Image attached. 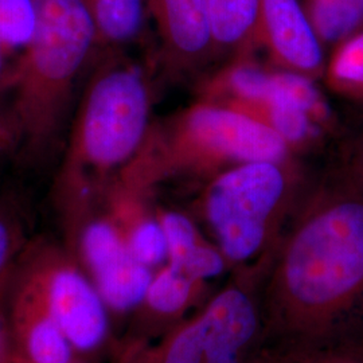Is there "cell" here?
Segmentation results:
<instances>
[{"instance_id": "6da1fadb", "label": "cell", "mask_w": 363, "mask_h": 363, "mask_svg": "<svg viewBox=\"0 0 363 363\" xmlns=\"http://www.w3.org/2000/svg\"><path fill=\"white\" fill-rule=\"evenodd\" d=\"M257 289L261 346L363 343L362 189L335 171L306 190Z\"/></svg>"}, {"instance_id": "7a4b0ae2", "label": "cell", "mask_w": 363, "mask_h": 363, "mask_svg": "<svg viewBox=\"0 0 363 363\" xmlns=\"http://www.w3.org/2000/svg\"><path fill=\"white\" fill-rule=\"evenodd\" d=\"M101 58L78 101L54 183L61 220L101 203L152 127V91L143 69L118 50Z\"/></svg>"}, {"instance_id": "3957f363", "label": "cell", "mask_w": 363, "mask_h": 363, "mask_svg": "<svg viewBox=\"0 0 363 363\" xmlns=\"http://www.w3.org/2000/svg\"><path fill=\"white\" fill-rule=\"evenodd\" d=\"M99 52L82 0H38L37 27L0 81L21 133V151L42 162L58 148L84 67Z\"/></svg>"}, {"instance_id": "277c9868", "label": "cell", "mask_w": 363, "mask_h": 363, "mask_svg": "<svg viewBox=\"0 0 363 363\" xmlns=\"http://www.w3.org/2000/svg\"><path fill=\"white\" fill-rule=\"evenodd\" d=\"M277 135L230 106L202 100L152 125L140 151L117 179L151 194L177 177L211 178L235 166L292 157Z\"/></svg>"}, {"instance_id": "5b68a950", "label": "cell", "mask_w": 363, "mask_h": 363, "mask_svg": "<svg viewBox=\"0 0 363 363\" xmlns=\"http://www.w3.org/2000/svg\"><path fill=\"white\" fill-rule=\"evenodd\" d=\"M304 191L292 157L244 163L208 179L201 213L234 277L259 284Z\"/></svg>"}, {"instance_id": "8992f818", "label": "cell", "mask_w": 363, "mask_h": 363, "mask_svg": "<svg viewBox=\"0 0 363 363\" xmlns=\"http://www.w3.org/2000/svg\"><path fill=\"white\" fill-rule=\"evenodd\" d=\"M261 342L257 284L234 277L159 340L125 345L118 363H249Z\"/></svg>"}, {"instance_id": "52a82bcc", "label": "cell", "mask_w": 363, "mask_h": 363, "mask_svg": "<svg viewBox=\"0 0 363 363\" xmlns=\"http://www.w3.org/2000/svg\"><path fill=\"white\" fill-rule=\"evenodd\" d=\"M13 274L38 295L81 361L108 346L111 311L65 245L30 241L13 264Z\"/></svg>"}, {"instance_id": "ba28073f", "label": "cell", "mask_w": 363, "mask_h": 363, "mask_svg": "<svg viewBox=\"0 0 363 363\" xmlns=\"http://www.w3.org/2000/svg\"><path fill=\"white\" fill-rule=\"evenodd\" d=\"M62 226L65 247L89 276L111 313L136 311L155 271L132 256L103 203L62 220Z\"/></svg>"}, {"instance_id": "9c48e42d", "label": "cell", "mask_w": 363, "mask_h": 363, "mask_svg": "<svg viewBox=\"0 0 363 363\" xmlns=\"http://www.w3.org/2000/svg\"><path fill=\"white\" fill-rule=\"evenodd\" d=\"M259 49L273 67L323 81L327 49L300 0H262Z\"/></svg>"}, {"instance_id": "30bf717a", "label": "cell", "mask_w": 363, "mask_h": 363, "mask_svg": "<svg viewBox=\"0 0 363 363\" xmlns=\"http://www.w3.org/2000/svg\"><path fill=\"white\" fill-rule=\"evenodd\" d=\"M13 363H82L38 295L13 274L6 291Z\"/></svg>"}, {"instance_id": "8fae6325", "label": "cell", "mask_w": 363, "mask_h": 363, "mask_svg": "<svg viewBox=\"0 0 363 363\" xmlns=\"http://www.w3.org/2000/svg\"><path fill=\"white\" fill-rule=\"evenodd\" d=\"M164 62L190 72L213 58L208 0H148Z\"/></svg>"}, {"instance_id": "7c38bea8", "label": "cell", "mask_w": 363, "mask_h": 363, "mask_svg": "<svg viewBox=\"0 0 363 363\" xmlns=\"http://www.w3.org/2000/svg\"><path fill=\"white\" fill-rule=\"evenodd\" d=\"M150 194L118 179L108 184L103 208L116 225L132 256L152 271L167 264V241L157 211L150 208Z\"/></svg>"}, {"instance_id": "4fadbf2b", "label": "cell", "mask_w": 363, "mask_h": 363, "mask_svg": "<svg viewBox=\"0 0 363 363\" xmlns=\"http://www.w3.org/2000/svg\"><path fill=\"white\" fill-rule=\"evenodd\" d=\"M262 0H208L213 58H250L259 49Z\"/></svg>"}, {"instance_id": "5bb4252c", "label": "cell", "mask_w": 363, "mask_h": 363, "mask_svg": "<svg viewBox=\"0 0 363 363\" xmlns=\"http://www.w3.org/2000/svg\"><path fill=\"white\" fill-rule=\"evenodd\" d=\"M234 111L253 118L255 121L272 130L292 152L308 150L320 143L328 135H333L313 121L301 111L291 105L269 100H247L228 103Z\"/></svg>"}, {"instance_id": "9a60e30c", "label": "cell", "mask_w": 363, "mask_h": 363, "mask_svg": "<svg viewBox=\"0 0 363 363\" xmlns=\"http://www.w3.org/2000/svg\"><path fill=\"white\" fill-rule=\"evenodd\" d=\"M97 35L99 52H116L138 38L148 0H82Z\"/></svg>"}, {"instance_id": "2e32d148", "label": "cell", "mask_w": 363, "mask_h": 363, "mask_svg": "<svg viewBox=\"0 0 363 363\" xmlns=\"http://www.w3.org/2000/svg\"><path fill=\"white\" fill-rule=\"evenodd\" d=\"M323 81L339 97L363 105V30L330 52Z\"/></svg>"}, {"instance_id": "e0dca14e", "label": "cell", "mask_w": 363, "mask_h": 363, "mask_svg": "<svg viewBox=\"0 0 363 363\" xmlns=\"http://www.w3.org/2000/svg\"><path fill=\"white\" fill-rule=\"evenodd\" d=\"M327 50L363 30V0H300Z\"/></svg>"}, {"instance_id": "ac0fdd59", "label": "cell", "mask_w": 363, "mask_h": 363, "mask_svg": "<svg viewBox=\"0 0 363 363\" xmlns=\"http://www.w3.org/2000/svg\"><path fill=\"white\" fill-rule=\"evenodd\" d=\"M196 284L193 279L164 264L154 273L138 310H142L148 322L172 318L190 303Z\"/></svg>"}, {"instance_id": "d6986e66", "label": "cell", "mask_w": 363, "mask_h": 363, "mask_svg": "<svg viewBox=\"0 0 363 363\" xmlns=\"http://www.w3.org/2000/svg\"><path fill=\"white\" fill-rule=\"evenodd\" d=\"M249 363H363V343L261 346Z\"/></svg>"}, {"instance_id": "ffe728a7", "label": "cell", "mask_w": 363, "mask_h": 363, "mask_svg": "<svg viewBox=\"0 0 363 363\" xmlns=\"http://www.w3.org/2000/svg\"><path fill=\"white\" fill-rule=\"evenodd\" d=\"M38 0H0V43L15 57L33 37Z\"/></svg>"}, {"instance_id": "44dd1931", "label": "cell", "mask_w": 363, "mask_h": 363, "mask_svg": "<svg viewBox=\"0 0 363 363\" xmlns=\"http://www.w3.org/2000/svg\"><path fill=\"white\" fill-rule=\"evenodd\" d=\"M157 216L167 241V265L181 271L203 241L193 220L186 214L175 210H157Z\"/></svg>"}, {"instance_id": "7402d4cb", "label": "cell", "mask_w": 363, "mask_h": 363, "mask_svg": "<svg viewBox=\"0 0 363 363\" xmlns=\"http://www.w3.org/2000/svg\"><path fill=\"white\" fill-rule=\"evenodd\" d=\"M28 242L21 208L10 199L0 198V279L13 268Z\"/></svg>"}, {"instance_id": "603a6c76", "label": "cell", "mask_w": 363, "mask_h": 363, "mask_svg": "<svg viewBox=\"0 0 363 363\" xmlns=\"http://www.w3.org/2000/svg\"><path fill=\"white\" fill-rule=\"evenodd\" d=\"M337 159V172L363 190V128L342 142Z\"/></svg>"}, {"instance_id": "cb8c5ba5", "label": "cell", "mask_w": 363, "mask_h": 363, "mask_svg": "<svg viewBox=\"0 0 363 363\" xmlns=\"http://www.w3.org/2000/svg\"><path fill=\"white\" fill-rule=\"evenodd\" d=\"M21 151V133L9 103L0 96V162Z\"/></svg>"}, {"instance_id": "d4e9b609", "label": "cell", "mask_w": 363, "mask_h": 363, "mask_svg": "<svg viewBox=\"0 0 363 363\" xmlns=\"http://www.w3.org/2000/svg\"><path fill=\"white\" fill-rule=\"evenodd\" d=\"M11 269L0 279V363H13V346H11L10 334H9V327L6 320V307H4L6 291L9 286Z\"/></svg>"}, {"instance_id": "484cf974", "label": "cell", "mask_w": 363, "mask_h": 363, "mask_svg": "<svg viewBox=\"0 0 363 363\" xmlns=\"http://www.w3.org/2000/svg\"><path fill=\"white\" fill-rule=\"evenodd\" d=\"M11 58H13V55H11V52H9V50L0 43V81H1V78L4 77L7 69L10 67V64H11V61H13Z\"/></svg>"}]
</instances>
